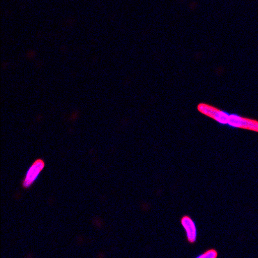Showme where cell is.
<instances>
[{
	"label": "cell",
	"instance_id": "6da1fadb",
	"mask_svg": "<svg viewBox=\"0 0 258 258\" xmlns=\"http://www.w3.org/2000/svg\"><path fill=\"white\" fill-rule=\"evenodd\" d=\"M45 167V162L43 159L39 158L34 161L30 166L24 179H22V183H21L22 187L24 189H29V188H31L38 179L41 172L43 171Z\"/></svg>",
	"mask_w": 258,
	"mask_h": 258
},
{
	"label": "cell",
	"instance_id": "7a4b0ae2",
	"mask_svg": "<svg viewBox=\"0 0 258 258\" xmlns=\"http://www.w3.org/2000/svg\"><path fill=\"white\" fill-rule=\"evenodd\" d=\"M227 125L231 127L246 129L257 132L258 123L254 119L246 118L236 114H229Z\"/></svg>",
	"mask_w": 258,
	"mask_h": 258
},
{
	"label": "cell",
	"instance_id": "3957f363",
	"mask_svg": "<svg viewBox=\"0 0 258 258\" xmlns=\"http://www.w3.org/2000/svg\"><path fill=\"white\" fill-rule=\"evenodd\" d=\"M181 224L185 231L188 243L193 244L197 240L198 231L195 221L188 216H184L181 219Z\"/></svg>",
	"mask_w": 258,
	"mask_h": 258
},
{
	"label": "cell",
	"instance_id": "277c9868",
	"mask_svg": "<svg viewBox=\"0 0 258 258\" xmlns=\"http://www.w3.org/2000/svg\"><path fill=\"white\" fill-rule=\"evenodd\" d=\"M218 256L217 251L214 249H210L198 255V258H216Z\"/></svg>",
	"mask_w": 258,
	"mask_h": 258
}]
</instances>
